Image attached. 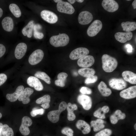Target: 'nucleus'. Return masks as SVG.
Instances as JSON below:
<instances>
[{"mask_svg":"<svg viewBox=\"0 0 136 136\" xmlns=\"http://www.w3.org/2000/svg\"><path fill=\"white\" fill-rule=\"evenodd\" d=\"M101 59L103 69L106 72H112L117 66L118 62L116 59L108 54L103 55Z\"/></svg>","mask_w":136,"mask_h":136,"instance_id":"1","label":"nucleus"},{"mask_svg":"<svg viewBox=\"0 0 136 136\" xmlns=\"http://www.w3.org/2000/svg\"><path fill=\"white\" fill-rule=\"evenodd\" d=\"M70 39L68 35L65 33H60L53 36L50 38V44L55 47H63L69 43Z\"/></svg>","mask_w":136,"mask_h":136,"instance_id":"2","label":"nucleus"},{"mask_svg":"<svg viewBox=\"0 0 136 136\" xmlns=\"http://www.w3.org/2000/svg\"><path fill=\"white\" fill-rule=\"evenodd\" d=\"M103 26L101 22L98 20L94 21L88 27L87 30L88 35L90 37L96 35L101 30Z\"/></svg>","mask_w":136,"mask_h":136,"instance_id":"3","label":"nucleus"},{"mask_svg":"<svg viewBox=\"0 0 136 136\" xmlns=\"http://www.w3.org/2000/svg\"><path fill=\"white\" fill-rule=\"evenodd\" d=\"M57 8L59 12L69 14H73L75 11L74 8L71 4L62 0L57 3Z\"/></svg>","mask_w":136,"mask_h":136,"instance_id":"4","label":"nucleus"},{"mask_svg":"<svg viewBox=\"0 0 136 136\" xmlns=\"http://www.w3.org/2000/svg\"><path fill=\"white\" fill-rule=\"evenodd\" d=\"M32 123L31 119L29 117L25 116L22 118L19 128V131L22 135L26 136L29 134L30 131L28 127L31 125Z\"/></svg>","mask_w":136,"mask_h":136,"instance_id":"5","label":"nucleus"},{"mask_svg":"<svg viewBox=\"0 0 136 136\" xmlns=\"http://www.w3.org/2000/svg\"><path fill=\"white\" fill-rule=\"evenodd\" d=\"M44 56L43 51L40 49H37L34 51L29 57L28 61L31 65H36L40 62Z\"/></svg>","mask_w":136,"mask_h":136,"instance_id":"6","label":"nucleus"},{"mask_svg":"<svg viewBox=\"0 0 136 136\" xmlns=\"http://www.w3.org/2000/svg\"><path fill=\"white\" fill-rule=\"evenodd\" d=\"M89 53V50L85 47L77 48L73 50L70 53L69 57L72 60H76L87 55Z\"/></svg>","mask_w":136,"mask_h":136,"instance_id":"7","label":"nucleus"},{"mask_svg":"<svg viewBox=\"0 0 136 136\" xmlns=\"http://www.w3.org/2000/svg\"><path fill=\"white\" fill-rule=\"evenodd\" d=\"M109 84L112 88L117 90H122L127 85L126 82L122 78H112L109 80Z\"/></svg>","mask_w":136,"mask_h":136,"instance_id":"8","label":"nucleus"},{"mask_svg":"<svg viewBox=\"0 0 136 136\" xmlns=\"http://www.w3.org/2000/svg\"><path fill=\"white\" fill-rule=\"evenodd\" d=\"M42 18L45 21L48 23L53 24L58 21L57 16L53 12L46 10L42 11L41 13Z\"/></svg>","mask_w":136,"mask_h":136,"instance_id":"9","label":"nucleus"},{"mask_svg":"<svg viewBox=\"0 0 136 136\" xmlns=\"http://www.w3.org/2000/svg\"><path fill=\"white\" fill-rule=\"evenodd\" d=\"M94 62V59L93 56L87 55L79 59L77 63L80 67L87 68L92 66Z\"/></svg>","mask_w":136,"mask_h":136,"instance_id":"10","label":"nucleus"},{"mask_svg":"<svg viewBox=\"0 0 136 136\" xmlns=\"http://www.w3.org/2000/svg\"><path fill=\"white\" fill-rule=\"evenodd\" d=\"M77 99L78 102L85 110H88L91 108L92 101L90 96L84 94H81L78 96Z\"/></svg>","mask_w":136,"mask_h":136,"instance_id":"11","label":"nucleus"},{"mask_svg":"<svg viewBox=\"0 0 136 136\" xmlns=\"http://www.w3.org/2000/svg\"><path fill=\"white\" fill-rule=\"evenodd\" d=\"M101 5L106 10L110 12L116 11L119 7L118 4L114 0H103Z\"/></svg>","mask_w":136,"mask_h":136,"instance_id":"12","label":"nucleus"},{"mask_svg":"<svg viewBox=\"0 0 136 136\" xmlns=\"http://www.w3.org/2000/svg\"><path fill=\"white\" fill-rule=\"evenodd\" d=\"M93 19V16L92 14L87 11L81 12L78 18V22L81 25H86L89 23Z\"/></svg>","mask_w":136,"mask_h":136,"instance_id":"13","label":"nucleus"},{"mask_svg":"<svg viewBox=\"0 0 136 136\" xmlns=\"http://www.w3.org/2000/svg\"><path fill=\"white\" fill-rule=\"evenodd\" d=\"M120 96L126 99L135 98L136 97V86L129 87L123 90L120 93Z\"/></svg>","mask_w":136,"mask_h":136,"instance_id":"14","label":"nucleus"},{"mask_svg":"<svg viewBox=\"0 0 136 136\" xmlns=\"http://www.w3.org/2000/svg\"><path fill=\"white\" fill-rule=\"evenodd\" d=\"M27 84L30 86L34 87L36 90L41 91L43 89V86L39 80L36 77L30 76L27 79Z\"/></svg>","mask_w":136,"mask_h":136,"instance_id":"15","label":"nucleus"},{"mask_svg":"<svg viewBox=\"0 0 136 136\" xmlns=\"http://www.w3.org/2000/svg\"><path fill=\"white\" fill-rule=\"evenodd\" d=\"M27 46L24 43L18 44L15 49L14 55L16 58L17 59L22 58L25 55L27 50Z\"/></svg>","mask_w":136,"mask_h":136,"instance_id":"16","label":"nucleus"},{"mask_svg":"<svg viewBox=\"0 0 136 136\" xmlns=\"http://www.w3.org/2000/svg\"><path fill=\"white\" fill-rule=\"evenodd\" d=\"M132 33L131 32H118L116 33L114 36L116 39L121 43H124L132 38Z\"/></svg>","mask_w":136,"mask_h":136,"instance_id":"17","label":"nucleus"},{"mask_svg":"<svg viewBox=\"0 0 136 136\" xmlns=\"http://www.w3.org/2000/svg\"><path fill=\"white\" fill-rule=\"evenodd\" d=\"M33 92V90L31 88L29 87L25 88L18 98V100L21 101L24 104H28L30 100L29 97Z\"/></svg>","mask_w":136,"mask_h":136,"instance_id":"18","label":"nucleus"},{"mask_svg":"<svg viewBox=\"0 0 136 136\" xmlns=\"http://www.w3.org/2000/svg\"><path fill=\"white\" fill-rule=\"evenodd\" d=\"M24 89L23 85H20L16 88L15 92L12 93L7 94L6 95L7 99L11 102L16 101L21 94Z\"/></svg>","mask_w":136,"mask_h":136,"instance_id":"19","label":"nucleus"},{"mask_svg":"<svg viewBox=\"0 0 136 136\" xmlns=\"http://www.w3.org/2000/svg\"><path fill=\"white\" fill-rule=\"evenodd\" d=\"M77 128L82 131L84 134L89 133L91 131V127L89 125L83 120H78L76 124Z\"/></svg>","mask_w":136,"mask_h":136,"instance_id":"20","label":"nucleus"},{"mask_svg":"<svg viewBox=\"0 0 136 136\" xmlns=\"http://www.w3.org/2000/svg\"><path fill=\"white\" fill-rule=\"evenodd\" d=\"M2 24L3 28L6 31L10 32L13 29L14 23L13 20L10 17H5L2 21Z\"/></svg>","mask_w":136,"mask_h":136,"instance_id":"21","label":"nucleus"},{"mask_svg":"<svg viewBox=\"0 0 136 136\" xmlns=\"http://www.w3.org/2000/svg\"><path fill=\"white\" fill-rule=\"evenodd\" d=\"M125 113H122L119 110H116L114 113L110 117V120L112 124H115L120 120H123L126 117Z\"/></svg>","mask_w":136,"mask_h":136,"instance_id":"22","label":"nucleus"},{"mask_svg":"<svg viewBox=\"0 0 136 136\" xmlns=\"http://www.w3.org/2000/svg\"><path fill=\"white\" fill-rule=\"evenodd\" d=\"M122 76L124 80L130 83L135 84H136V74L134 73L128 71H123Z\"/></svg>","mask_w":136,"mask_h":136,"instance_id":"23","label":"nucleus"},{"mask_svg":"<svg viewBox=\"0 0 136 136\" xmlns=\"http://www.w3.org/2000/svg\"><path fill=\"white\" fill-rule=\"evenodd\" d=\"M50 96L48 94L44 95L36 100V103L38 104H42L41 106L44 109L48 108L50 106Z\"/></svg>","mask_w":136,"mask_h":136,"instance_id":"24","label":"nucleus"},{"mask_svg":"<svg viewBox=\"0 0 136 136\" xmlns=\"http://www.w3.org/2000/svg\"><path fill=\"white\" fill-rule=\"evenodd\" d=\"M77 105L75 104H72L70 103L67 105L66 109L67 111V118L69 121H73L76 118V116L74 113V111L77 109Z\"/></svg>","mask_w":136,"mask_h":136,"instance_id":"25","label":"nucleus"},{"mask_svg":"<svg viewBox=\"0 0 136 136\" xmlns=\"http://www.w3.org/2000/svg\"><path fill=\"white\" fill-rule=\"evenodd\" d=\"M98 89L102 95L104 96H109L112 93L111 90L107 87L106 84L103 81L100 82L98 86Z\"/></svg>","mask_w":136,"mask_h":136,"instance_id":"26","label":"nucleus"},{"mask_svg":"<svg viewBox=\"0 0 136 136\" xmlns=\"http://www.w3.org/2000/svg\"><path fill=\"white\" fill-rule=\"evenodd\" d=\"M34 25V21L32 20L30 21L22 30V32L23 35L26 36L28 38L31 37Z\"/></svg>","mask_w":136,"mask_h":136,"instance_id":"27","label":"nucleus"},{"mask_svg":"<svg viewBox=\"0 0 136 136\" xmlns=\"http://www.w3.org/2000/svg\"><path fill=\"white\" fill-rule=\"evenodd\" d=\"M104 122L102 119H98L95 120L91 121L90 124L91 126L93 127L94 131L97 132L105 127Z\"/></svg>","mask_w":136,"mask_h":136,"instance_id":"28","label":"nucleus"},{"mask_svg":"<svg viewBox=\"0 0 136 136\" xmlns=\"http://www.w3.org/2000/svg\"><path fill=\"white\" fill-rule=\"evenodd\" d=\"M61 112L58 110H53L48 114V119L52 122L55 123L58 122L59 119V116Z\"/></svg>","mask_w":136,"mask_h":136,"instance_id":"29","label":"nucleus"},{"mask_svg":"<svg viewBox=\"0 0 136 136\" xmlns=\"http://www.w3.org/2000/svg\"><path fill=\"white\" fill-rule=\"evenodd\" d=\"M123 30L127 32H130L136 29V23L135 22H123L121 24Z\"/></svg>","mask_w":136,"mask_h":136,"instance_id":"30","label":"nucleus"},{"mask_svg":"<svg viewBox=\"0 0 136 136\" xmlns=\"http://www.w3.org/2000/svg\"><path fill=\"white\" fill-rule=\"evenodd\" d=\"M67 76V74L64 72H62L59 73L57 75V79L55 81V84L58 86L62 87H64Z\"/></svg>","mask_w":136,"mask_h":136,"instance_id":"31","label":"nucleus"},{"mask_svg":"<svg viewBox=\"0 0 136 136\" xmlns=\"http://www.w3.org/2000/svg\"><path fill=\"white\" fill-rule=\"evenodd\" d=\"M78 73L81 76L87 78L94 75L95 71L92 68H85L79 69Z\"/></svg>","mask_w":136,"mask_h":136,"instance_id":"32","label":"nucleus"},{"mask_svg":"<svg viewBox=\"0 0 136 136\" xmlns=\"http://www.w3.org/2000/svg\"><path fill=\"white\" fill-rule=\"evenodd\" d=\"M9 8L11 12L16 17H20L21 15V12L18 6L14 3L11 4Z\"/></svg>","mask_w":136,"mask_h":136,"instance_id":"33","label":"nucleus"},{"mask_svg":"<svg viewBox=\"0 0 136 136\" xmlns=\"http://www.w3.org/2000/svg\"><path fill=\"white\" fill-rule=\"evenodd\" d=\"M36 77L39 78L43 80L48 84L51 83L50 78L44 72L38 71L34 74Z\"/></svg>","mask_w":136,"mask_h":136,"instance_id":"34","label":"nucleus"},{"mask_svg":"<svg viewBox=\"0 0 136 136\" xmlns=\"http://www.w3.org/2000/svg\"><path fill=\"white\" fill-rule=\"evenodd\" d=\"M3 136H13L14 132L12 128L6 124L3 125L2 131Z\"/></svg>","mask_w":136,"mask_h":136,"instance_id":"35","label":"nucleus"},{"mask_svg":"<svg viewBox=\"0 0 136 136\" xmlns=\"http://www.w3.org/2000/svg\"><path fill=\"white\" fill-rule=\"evenodd\" d=\"M106 113L102 108H100L94 112L93 115L96 117L103 119L106 118L105 114Z\"/></svg>","mask_w":136,"mask_h":136,"instance_id":"36","label":"nucleus"},{"mask_svg":"<svg viewBox=\"0 0 136 136\" xmlns=\"http://www.w3.org/2000/svg\"><path fill=\"white\" fill-rule=\"evenodd\" d=\"M112 133V131L111 129L106 128L96 133L94 136H110Z\"/></svg>","mask_w":136,"mask_h":136,"instance_id":"37","label":"nucleus"},{"mask_svg":"<svg viewBox=\"0 0 136 136\" xmlns=\"http://www.w3.org/2000/svg\"><path fill=\"white\" fill-rule=\"evenodd\" d=\"M61 133L67 136H73L74 131L71 128L68 127H65L61 130Z\"/></svg>","mask_w":136,"mask_h":136,"instance_id":"38","label":"nucleus"},{"mask_svg":"<svg viewBox=\"0 0 136 136\" xmlns=\"http://www.w3.org/2000/svg\"><path fill=\"white\" fill-rule=\"evenodd\" d=\"M44 112V110L42 108L36 109L33 110L30 113L31 116L34 117L38 115H42Z\"/></svg>","mask_w":136,"mask_h":136,"instance_id":"39","label":"nucleus"},{"mask_svg":"<svg viewBox=\"0 0 136 136\" xmlns=\"http://www.w3.org/2000/svg\"><path fill=\"white\" fill-rule=\"evenodd\" d=\"M98 78L96 75H93L88 78H87L85 80V83L88 84L91 83H94L97 80Z\"/></svg>","mask_w":136,"mask_h":136,"instance_id":"40","label":"nucleus"},{"mask_svg":"<svg viewBox=\"0 0 136 136\" xmlns=\"http://www.w3.org/2000/svg\"><path fill=\"white\" fill-rule=\"evenodd\" d=\"M80 92L83 94H90L92 93L91 89L86 87H82L80 89Z\"/></svg>","mask_w":136,"mask_h":136,"instance_id":"41","label":"nucleus"},{"mask_svg":"<svg viewBox=\"0 0 136 136\" xmlns=\"http://www.w3.org/2000/svg\"><path fill=\"white\" fill-rule=\"evenodd\" d=\"M34 31V36L36 38L41 39L43 38L44 35L42 33L38 32L37 30Z\"/></svg>","mask_w":136,"mask_h":136,"instance_id":"42","label":"nucleus"},{"mask_svg":"<svg viewBox=\"0 0 136 136\" xmlns=\"http://www.w3.org/2000/svg\"><path fill=\"white\" fill-rule=\"evenodd\" d=\"M67 106V104L66 102L62 101L59 104L58 110L62 112L65 110Z\"/></svg>","mask_w":136,"mask_h":136,"instance_id":"43","label":"nucleus"},{"mask_svg":"<svg viewBox=\"0 0 136 136\" xmlns=\"http://www.w3.org/2000/svg\"><path fill=\"white\" fill-rule=\"evenodd\" d=\"M7 79V75L4 73L0 74V86L4 84Z\"/></svg>","mask_w":136,"mask_h":136,"instance_id":"44","label":"nucleus"},{"mask_svg":"<svg viewBox=\"0 0 136 136\" xmlns=\"http://www.w3.org/2000/svg\"><path fill=\"white\" fill-rule=\"evenodd\" d=\"M6 49L5 46L0 44V58L2 57L5 54Z\"/></svg>","mask_w":136,"mask_h":136,"instance_id":"45","label":"nucleus"},{"mask_svg":"<svg viewBox=\"0 0 136 136\" xmlns=\"http://www.w3.org/2000/svg\"><path fill=\"white\" fill-rule=\"evenodd\" d=\"M125 47L127 49V51L129 53H131L132 52V46L129 44H127L125 46Z\"/></svg>","mask_w":136,"mask_h":136,"instance_id":"46","label":"nucleus"},{"mask_svg":"<svg viewBox=\"0 0 136 136\" xmlns=\"http://www.w3.org/2000/svg\"><path fill=\"white\" fill-rule=\"evenodd\" d=\"M41 26L39 24H36L34 25L33 29L34 30H37L38 29H41Z\"/></svg>","mask_w":136,"mask_h":136,"instance_id":"47","label":"nucleus"},{"mask_svg":"<svg viewBox=\"0 0 136 136\" xmlns=\"http://www.w3.org/2000/svg\"><path fill=\"white\" fill-rule=\"evenodd\" d=\"M132 5L134 9L136 8V0H134L132 3Z\"/></svg>","mask_w":136,"mask_h":136,"instance_id":"48","label":"nucleus"},{"mask_svg":"<svg viewBox=\"0 0 136 136\" xmlns=\"http://www.w3.org/2000/svg\"><path fill=\"white\" fill-rule=\"evenodd\" d=\"M67 1L69 2L70 4H73L76 1V0H68Z\"/></svg>","mask_w":136,"mask_h":136,"instance_id":"49","label":"nucleus"},{"mask_svg":"<svg viewBox=\"0 0 136 136\" xmlns=\"http://www.w3.org/2000/svg\"><path fill=\"white\" fill-rule=\"evenodd\" d=\"M3 14V11L2 9L0 8V18L2 16Z\"/></svg>","mask_w":136,"mask_h":136,"instance_id":"50","label":"nucleus"},{"mask_svg":"<svg viewBox=\"0 0 136 136\" xmlns=\"http://www.w3.org/2000/svg\"><path fill=\"white\" fill-rule=\"evenodd\" d=\"M3 125L2 123H0V134L2 132Z\"/></svg>","mask_w":136,"mask_h":136,"instance_id":"51","label":"nucleus"},{"mask_svg":"<svg viewBox=\"0 0 136 136\" xmlns=\"http://www.w3.org/2000/svg\"><path fill=\"white\" fill-rule=\"evenodd\" d=\"M76 1H77L79 3H82L84 1V0H76Z\"/></svg>","mask_w":136,"mask_h":136,"instance_id":"52","label":"nucleus"},{"mask_svg":"<svg viewBox=\"0 0 136 136\" xmlns=\"http://www.w3.org/2000/svg\"><path fill=\"white\" fill-rule=\"evenodd\" d=\"M61 0H54V1L56 3H58L59 2L61 1Z\"/></svg>","mask_w":136,"mask_h":136,"instance_id":"53","label":"nucleus"},{"mask_svg":"<svg viewBox=\"0 0 136 136\" xmlns=\"http://www.w3.org/2000/svg\"><path fill=\"white\" fill-rule=\"evenodd\" d=\"M134 128L136 130V123L134 125Z\"/></svg>","mask_w":136,"mask_h":136,"instance_id":"54","label":"nucleus"},{"mask_svg":"<svg viewBox=\"0 0 136 136\" xmlns=\"http://www.w3.org/2000/svg\"><path fill=\"white\" fill-rule=\"evenodd\" d=\"M2 116V114L0 112V119H1Z\"/></svg>","mask_w":136,"mask_h":136,"instance_id":"55","label":"nucleus"}]
</instances>
